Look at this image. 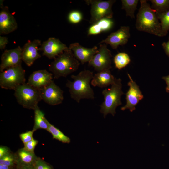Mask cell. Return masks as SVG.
<instances>
[{
  "label": "cell",
  "instance_id": "obj_1",
  "mask_svg": "<svg viewBox=\"0 0 169 169\" xmlns=\"http://www.w3.org/2000/svg\"><path fill=\"white\" fill-rule=\"evenodd\" d=\"M93 75L92 72L84 70L77 75H72L73 81H67L66 86L69 88L70 96L77 102L79 103L82 99L94 98V91L90 85Z\"/></svg>",
  "mask_w": 169,
  "mask_h": 169
},
{
  "label": "cell",
  "instance_id": "obj_2",
  "mask_svg": "<svg viewBox=\"0 0 169 169\" xmlns=\"http://www.w3.org/2000/svg\"><path fill=\"white\" fill-rule=\"evenodd\" d=\"M140 7L136 15V28L144 32L161 37V27L156 12L146 0H141Z\"/></svg>",
  "mask_w": 169,
  "mask_h": 169
},
{
  "label": "cell",
  "instance_id": "obj_3",
  "mask_svg": "<svg viewBox=\"0 0 169 169\" xmlns=\"http://www.w3.org/2000/svg\"><path fill=\"white\" fill-rule=\"evenodd\" d=\"M80 64L79 61L69 49L54 59L49 65V69L54 75V78L58 79L61 77H66L75 72Z\"/></svg>",
  "mask_w": 169,
  "mask_h": 169
},
{
  "label": "cell",
  "instance_id": "obj_4",
  "mask_svg": "<svg viewBox=\"0 0 169 169\" xmlns=\"http://www.w3.org/2000/svg\"><path fill=\"white\" fill-rule=\"evenodd\" d=\"M122 88L121 79L115 78L110 88H106L102 91L104 101L100 105V111L103 114L104 118L109 113L114 116L116 108L121 105V97L124 94Z\"/></svg>",
  "mask_w": 169,
  "mask_h": 169
},
{
  "label": "cell",
  "instance_id": "obj_5",
  "mask_svg": "<svg viewBox=\"0 0 169 169\" xmlns=\"http://www.w3.org/2000/svg\"><path fill=\"white\" fill-rule=\"evenodd\" d=\"M14 95L18 102L23 108L34 109L42 100L40 90L25 83L14 90Z\"/></svg>",
  "mask_w": 169,
  "mask_h": 169
},
{
  "label": "cell",
  "instance_id": "obj_6",
  "mask_svg": "<svg viewBox=\"0 0 169 169\" xmlns=\"http://www.w3.org/2000/svg\"><path fill=\"white\" fill-rule=\"evenodd\" d=\"M25 83V71L21 64L0 72V86L3 89L14 90Z\"/></svg>",
  "mask_w": 169,
  "mask_h": 169
},
{
  "label": "cell",
  "instance_id": "obj_7",
  "mask_svg": "<svg viewBox=\"0 0 169 169\" xmlns=\"http://www.w3.org/2000/svg\"><path fill=\"white\" fill-rule=\"evenodd\" d=\"M85 1L87 4L91 6L90 23L93 24L103 18L111 19L112 18L113 13L112 6L116 0H86Z\"/></svg>",
  "mask_w": 169,
  "mask_h": 169
},
{
  "label": "cell",
  "instance_id": "obj_8",
  "mask_svg": "<svg viewBox=\"0 0 169 169\" xmlns=\"http://www.w3.org/2000/svg\"><path fill=\"white\" fill-rule=\"evenodd\" d=\"M105 43L100 44L97 52L88 62V65L93 67L97 72L111 68V51Z\"/></svg>",
  "mask_w": 169,
  "mask_h": 169
},
{
  "label": "cell",
  "instance_id": "obj_9",
  "mask_svg": "<svg viewBox=\"0 0 169 169\" xmlns=\"http://www.w3.org/2000/svg\"><path fill=\"white\" fill-rule=\"evenodd\" d=\"M69 49L59 39L50 37L42 43L39 50L42 51L43 54L48 58L54 59Z\"/></svg>",
  "mask_w": 169,
  "mask_h": 169
},
{
  "label": "cell",
  "instance_id": "obj_10",
  "mask_svg": "<svg viewBox=\"0 0 169 169\" xmlns=\"http://www.w3.org/2000/svg\"><path fill=\"white\" fill-rule=\"evenodd\" d=\"M127 75L129 79L127 85L129 88L125 94L126 103L121 108V110L124 111L128 109L130 112H132L136 109V106L144 96L139 86L132 79L130 75L128 74Z\"/></svg>",
  "mask_w": 169,
  "mask_h": 169
},
{
  "label": "cell",
  "instance_id": "obj_11",
  "mask_svg": "<svg viewBox=\"0 0 169 169\" xmlns=\"http://www.w3.org/2000/svg\"><path fill=\"white\" fill-rule=\"evenodd\" d=\"M40 91L42 100L49 105L60 104L64 100L63 91L53 81Z\"/></svg>",
  "mask_w": 169,
  "mask_h": 169
},
{
  "label": "cell",
  "instance_id": "obj_12",
  "mask_svg": "<svg viewBox=\"0 0 169 169\" xmlns=\"http://www.w3.org/2000/svg\"><path fill=\"white\" fill-rule=\"evenodd\" d=\"M130 36L129 27L121 26L117 31L111 33L99 44L105 43L109 44L113 49H116L119 45L125 44L128 42Z\"/></svg>",
  "mask_w": 169,
  "mask_h": 169
},
{
  "label": "cell",
  "instance_id": "obj_13",
  "mask_svg": "<svg viewBox=\"0 0 169 169\" xmlns=\"http://www.w3.org/2000/svg\"><path fill=\"white\" fill-rule=\"evenodd\" d=\"M22 50V48L18 46L15 49L4 51L1 56L0 72L9 68L21 64Z\"/></svg>",
  "mask_w": 169,
  "mask_h": 169
},
{
  "label": "cell",
  "instance_id": "obj_14",
  "mask_svg": "<svg viewBox=\"0 0 169 169\" xmlns=\"http://www.w3.org/2000/svg\"><path fill=\"white\" fill-rule=\"evenodd\" d=\"M41 44V41L39 39L29 40L22 48V60L28 66H31L36 60L41 57L38 51L39 50L38 47Z\"/></svg>",
  "mask_w": 169,
  "mask_h": 169
},
{
  "label": "cell",
  "instance_id": "obj_15",
  "mask_svg": "<svg viewBox=\"0 0 169 169\" xmlns=\"http://www.w3.org/2000/svg\"><path fill=\"white\" fill-rule=\"evenodd\" d=\"M0 34H7L15 30L18 24L14 17L10 12L7 6H0Z\"/></svg>",
  "mask_w": 169,
  "mask_h": 169
},
{
  "label": "cell",
  "instance_id": "obj_16",
  "mask_svg": "<svg viewBox=\"0 0 169 169\" xmlns=\"http://www.w3.org/2000/svg\"><path fill=\"white\" fill-rule=\"evenodd\" d=\"M53 74L46 70L33 72L29 76L27 83L40 90L47 86L53 80Z\"/></svg>",
  "mask_w": 169,
  "mask_h": 169
},
{
  "label": "cell",
  "instance_id": "obj_17",
  "mask_svg": "<svg viewBox=\"0 0 169 169\" xmlns=\"http://www.w3.org/2000/svg\"><path fill=\"white\" fill-rule=\"evenodd\" d=\"M69 48L75 58L82 64L88 63L98 51L96 46L92 48H87L77 42L70 44Z\"/></svg>",
  "mask_w": 169,
  "mask_h": 169
},
{
  "label": "cell",
  "instance_id": "obj_18",
  "mask_svg": "<svg viewBox=\"0 0 169 169\" xmlns=\"http://www.w3.org/2000/svg\"><path fill=\"white\" fill-rule=\"evenodd\" d=\"M115 79L110 69H105L94 74L90 84L94 87L105 88L113 84Z\"/></svg>",
  "mask_w": 169,
  "mask_h": 169
},
{
  "label": "cell",
  "instance_id": "obj_19",
  "mask_svg": "<svg viewBox=\"0 0 169 169\" xmlns=\"http://www.w3.org/2000/svg\"><path fill=\"white\" fill-rule=\"evenodd\" d=\"M18 164L33 166L38 158L35 153L28 151L23 148L19 149L15 153Z\"/></svg>",
  "mask_w": 169,
  "mask_h": 169
},
{
  "label": "cell",
  "instance_id": "obj_20",
  "mask_svg": "<svg viewBox=\"0 0 169 169\" xmlns=\"http://www.w3.org/2000/svg\"><path fill=\"white\" fill-rule=\"evenodd\" d=\"M113 22L111 19L103 18L95 23L92 24L89 28L88 35H95L101 32L110 30L113 25Z\"/></svg>",
  "mask_w": 169,
  "mask_h": 169
},
{
  "label": "cell",
  "instance_id": "obj_21",
  "mask_svg": "<svg viewBox=\"0 0 169 169\" xmlns=\"http://www.w3.org/2000/svg\"><path fill=\"white\" fill-rule=\"evenodd\" d=\"M34 110V125L32 130L35 132L38 129L47 130L48 128V121L45 117L44 113L37 106Z\"/></svg>",
  "mask_w": 169,
  "mask_h": 169
},
{
  "label": "cell",
  "instance_id": "obj_22",
  "mask_svg": "<svg viewBox=\"0 0 169 169\" xmlns=\"http://www.w3.org/2000/svg\"><path fill=\"white\" fill-rule=\"evenodd\" d=\"M48 128L47 131L50 133L53 138L56 139L63 143L69 144L70 143V138L65 135L59 129L54 126L48 121Z\"/></svg>",
  "mask_w": 169,
  "mask_h": 169
},
{
  "label": "cell",
  "instance_id": "obj_23",
  "mask_svg": "<svg viewBox=\"0 0 169 169\" xmlns=\"http://www.w3.org/2000/svg\"><path fill=\"white\" fill-rule=\"evenodd\" d=\"M122 9L126 12V16L132 19L135 18L134 12L137 9V6L139 2L138 0H122Z\"/></svg>",
  "mask_w": 169,
  "mask_h": 169
},
{
  "label": "cell",
  "instance_id": "obj_24",
  "mask_svg": "<svg viewBox=\"0 0 169 169\" xmlns=\"http://www.w3.org/2000/svg\"><path fill=\"white\" fill-rule=\"evenodd\" d=\"M131 59L128 54L125 52H120L114 57V62L115 67L119 70L125 67L130 62Z\"/></svg>",
  "mask_w": 169,
  "mask_h": 169
},
{
  "label": "cell",
  "instance_id": "obj_25",
  "mask_svg": "<svg viewBox=\"0 0 169 169\" xmlns=\"http://www.w3.org/2000/svg\"><path fill=\"white\" fill-rule=\"evenodd\" d=\"M151 8L156 14L165 13L169 10V0H151Z\"/></svg>",
  "mask_w": 169,
  "mask_h": 169
},
{
  "label": "cell",
  "instance_id": "obj_26",
  "mask_svg": "<svg viewBox=\"0 0 169 169\" xmlns=\"http://www.w3.org/2000/svg\"><path fill=\"white\" fill-rule=\"evenodd\" d=\"M157 15L159 20L161 21V37L165 36L169 30V10L165 13Z\"/></svg>",
  "mask_w": 169,
  "mask_h": 169
},
{
  "label": "cell",
  "instance_id": "obj_27",
  "mask_svg": "<svg viewBox=\"0 0 169 169\" xmlns=\"http://www.w3.org/2000/svg\"><path fill=\"white\" fill-rule=\"evenodd\" d=\"M16 162L17 160L15 154L11 152L0 158V165L12 166Z\"/></svg>",
  "mask_w": 169,
  "mask_h": 169
},
{
  "label": "cell",
  "instance_id": "obj_28",
  "mask_svg": "<svg viewBox=\"0 0 169 169\" xmlns=\"http://www.w3.org/2000/svg\"><path fill=\"white\" fill-rule=\"evenodd\" d=\"M82 19V14L80 12L77 11L71 12L68 16L69 21L73 24H76L79 23Z\"/></svg>",
  "mask_w": 169,
  "mask_h": 169
},
{
  "label": "cell",
  "instance_id": "obj_29",
  "mask_svg": "<svg viewBox=\"0 0 169 169\" xmlns=\"http://www.w3.org/2000/svg\"><path fill=\"white\" fill-rule=\"evenodd\" d=\"M33 167L34 169H52L50 166L39 157L36 160Z\"/></svg>",
  "mask_w": 169,
  "mask_h": 169
},
{
  "label": "cell",
  "instance_id": "obj_30",
  "mask_svg": "<svg viewBox=\"0 0 169 169\" xmlns=\"http://www.w3.org/2000/svg\"><path fill=\"white\" fill-rule=\"evenodd\" d=\"M34 132L31 130L20 134L19 137L24 144L30 141L33 138V135Z\"/></svg>",
  "mask_w": 169,
  "mask_h": 169
},
{
  "label": "cell",
  "instance_id": "obj_31",
  "mask_svg": "<svg viewBox=\"0 0 169 169\" xmlns=\"http://www.w3.org/2000/svg\"><path fill=\"white\" fill-rule=\"evenodd\" d=\"M38 143V141L33 138L30 141L24 144L23 148L28 151L34 153L35 147Z\"/></svg>",
  "mask_w": 169,
  "mask_h": 169
},
{
  "label": "cell",
  "instance_id": "obj_32",
  "mask_svg": "<svg viewBox=\"0 0 169 169\" xmlns=\"http://www.w3.org/2000/svg\"><path fill=\"white\" fill-rule=\"evenodd\" d=\"M11 152L9 148L6 146H0V158L7 155Z\"/></svg>",
  "mask_w": 169,
  "mask_h": 169
},
{
  "label": "cell",
  "instance_id": "obj_33",
  "mask_svg": "<svg viewBox=\"0 0 169 169\" xmlns=\"http://www.w3.org/2000/svg\"><path fill=\"white\" fill-rule=\"evenodd\" d=\"M8 42V38L4 36H0V49L2 50L5 49Z\"/></svg>",
  "mask_w": 169,
  "mask_h": 169
},
{
  "label": "cell",
  "instance_id": "obj_34",
  "mask_svg": "<svg viewBox=\"0 0 169 169\" xmlns=\"http://www.w3.org/2000/svg\"><path fill=\"white\" fill-rule=\"evenodd\" d=\"M162 45L165 53L169 57V37L168 41L164 42Z\"/></svg>",
  "mask_w": 169,
  "mask_h": 169
},
{
  "label": "cell",
  "instance_id": "obj_35",
  "mask_svg": "<svg viewBox=\"0 0 169 169\" xmlns=\"http://www.w3.org/2000/svg\"><path fill=\"white\" fill-rule=\"evenodd\" d=\"M162 79L166 82V92L169 93V75L163 76L162 77Z\"/></svg>",
  "mask_w": 169,
  "mask_h": 169
},
{
  "label": "cell",
  "instance_id": "obj_36",
  "mask_svg": "<svg viewBox=\"0 0 169 169\" xmlns=\"http://www.w3.org/2000/svg\"><path fill=\"white\" fill-rule=\"evenodd\" d=\"M18 169H34L33 166H28L18 164Z\"/></svg>",
  "mask_w": 169,
  "mask_h": 169
},
{
  "label": "cell",
  "instance_id": "obj_37",
  "mask_svg": "<svg viewBox=\"0 0 169 169\" xmlns=\"http://www.w3.org/2000/svg\"><path fill=\"white\" fill-rule=\"evenodd\" d=\"M12 167L0 164V169H12Z\"/></svg>",
  "mask_w": 169,
  "mask_h": 169
},
{
  "label": "cell",
  "instance_id": "obj_38",
  "mask_svg": "<svg viewBox=\"0 0 169 169\" xmlns=\"http://www.w3.org/2000/svg\"></svg>",
  "mask_w": 169,
  "mask_h": 169
}]
</instances>
